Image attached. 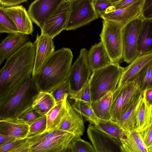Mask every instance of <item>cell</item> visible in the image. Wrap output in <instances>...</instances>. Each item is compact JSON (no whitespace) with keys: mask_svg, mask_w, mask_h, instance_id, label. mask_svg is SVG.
<instances>
[{"mask_svg":"<svg viewBox=\"0 0 152 152\" xmlns=\"http://www.w3.org/2000/svg\"><path fill=\"white\" fill-rule=\"evenodd\" d=\"M36 50L35 42L29 41L7 59L0 71V104L32 77Z\"/></svg>","mask_w":152,"mask_h":152,"instance_id":"1","label":"cell"},{"mask_svg":"<svg viewBox=\"0 0 152 152\" xmlns=\"http://www.w3.org/2000/svg\"><path fill=\"white\" fill-rule=\"evenodd\" d=\"M73 57L69 48L63 47L54 52L33 78L39 92L50 93L67 80Z\"/></svg>","mask_w":152,"mask_h":152,"instance_id":"2","label":"cell"},{"mask_svg":"<svg viewBox=\"0 0 152 152\" xmlns=\"http://www.w3.org/2000/svg\"><path fill=\"white\" fill-rule=\"evenodd\" d=\"M39 92L31 77L13 95L0 104V119L20 118L31 108L33 98Z\"/></svg>","mask_w":152,"mask_h":152,"instance_id":"3","label":"cell"},{"mask_svg":"<svg viewBox=\"0 0 152 152\" xmlns=\"http://www.w3.org/2000/svg\"><path fill=\"white\" fill-rule=\"evenodd\" d=\"M124 67L119 64L111 63L92 72L89 78L91 102L116 90Z\"/></svg>","mask_w":152,"mask_h":152,"instance_id":"4","label":"cell"},{"mask_svg":"<svg viewBox=\"0 0 152 152\" xmlns=\"http://www.w3.org/2000/svg\"><path fill=\"white\" fill-rule=\"evenodd\" d=\"M142 96L136 79L116 88L113 93L111 120L117 123L124 114Z\"/></svg>","mask_w":152,"mask_h":152,"instance_id":"5","label":"cell"},{"mask_svg":"<svg viewBox=\"0 0 152 152\" xmlns=\"http://www.w3.org/2000/svg\"><path fill=\"white\" fill-rule=\"evenodd\" d=\"M100 34L101 41L109 57L111 63L119 64L123 59L122 30L124 24L103 20Z\"/></svg>","mask_w":152,"mask_h":152,"instance_id":"6","label":"cell"},{"mask_svg":"<svg viewBox=\"0 0 152 152\" xmlns=\"http://www.w3.org/2000/svg\"><path fill=\"white\" fill-rule=\"evenodd\" d=\"M69 1L70 12L66 30H75L99 17L95 11L92 0Z\"/></svg>","mask_w":152,"mask_h":152,"instance_id":"7","label":"cell"},{"mask_svg":"<svg viewBox=\"0 0 152 152\" xmlns=\"http://www.w3.org/2000/svg\"><path fill=\"white\" fill-rule=\"evenodd\" d=\"M141 16L126 24L122 30L123 58L131 64L138 56L139 34L143 21Z\"/></svg>","mask_w":152,"mask_h":152,"instance_id":"8","label":"cell"},{"mask_svg":"<svg viewBox=\"0 0 152 152\" xmlns=\"http://www.w3.org/2000/svg\"><path fill=\"white\" fill-rule=\"evenodd\" d=\"M70 12L69 0H62L57 7L45 22L41 35L53 39L66 30Z\"/></svg>","mask_w":152,"mask_h":152,"instance_id":"9","label":"cell"},{"mask_svg":"<svg viewBox=\"0 0 152 152\" xmlns=\"http://www.w3.org/2000/svg\"><path fill=\"white\" fill-rule=\"evenodd\" d=\"M88 52L85 48L81 49L77 58L71 66L67 79L70 92L80 89L89 79L91 71L87 61Z\"/></svg>","mask_w":152,"mask_h":152,"instance_id":"10","label":"cell"},{"mask_svg":"<svg viewBox=\"0 0 152 152\" xmlns=\"http://www.w3.org/2000/svg\"><path fill=\"white\" fill-rule=\"evenodd\" d=\"M87 134L96 152H121V141L104 133L94 125L89 124Z\"/></svg>","mask_w":152,"mask_h":152,"instance_id":"11","label":"cell"},{"mask_svg":"<svg viewBox=\"0 0 152 152\" xmlns=\"http://www.w3.org/2000/svg\"><path fill=\"white\" fill-rule=\"evenodd\" d=\"M62 0H36L28 7V12L33 22L41 30L49 16Z\"/></svg>","mask_w":152,"mask_h":152,"instance_id":"12","label":"cell"},{"mask_svg":"<svg viewBox=\"0 0 152 152\" xmlns=\"http://www.w3.org/2000/svg\"><path fill=\"white\" fill-rule=\"evenodd\" d=\"M36 50L32 77L34 78L41 71L48 59L54 52L53 39L45 35L37 34L34 41Z\"/></svg>","mask_w":152,"mask_h":152,"instance_id":"13","label":"cell"},{"mask_svg":"<svg viewBox=\"0 0 152 152\" xmlns=\"http://www.w3.org/2000/svg\"><path fill=\"white\" fill-rule=\"evenodd\" d=\"M85 129L82 115L73 109L67 98L65 112L58 129L70 133L78 138H81Z\"/></svg>","mask_w":152,"mask_h":152,"instance_id":"14","label":"cell"},{"mask_svg":"<svg viewBox=\"0 0 152 152\" xmlns=\"http://www.w3.org/2000/svg\"><path fill=\"white\" fill-rule=\"evenodd\" d=\"M15 24L20 33L32 35V21L26 8L22 5L8 8H0Z\"/></svg>","mask_w":152,"mask_h":152,"instance_id":"15","label":"cell"},{"mask_svg":"<svg viewBox=\"0 0 152 152\" xmlns=\"http://www.w3.org/2000/svg\"><path fill=\"white\" fill-rule=\"evenodd\" d=\"M144 0L128 7L106 11L100 16L104 20L111 21L125 25L140 17Z\"/></svg>","mask_w":152,"mask_h":152,"instance_id":"16","label":"cell"},{"mask_svg":"<svg viewBox=\"0 0 152 152\" xmlns=\"http://www.w3.org/2000/svg\"><path fill=\"white\" fill-rule=\"evenodd\" d=\"M77 138L78 137L74 134L66 132L43 143L31 147L30 152H65Z\"/></svg>","mask_w":152,"mask_h":152,"instance_id":"17","label":"cell"},{"mask_svg":"<svg viewBox=\"0 0 152 152\" xmlns=\"http://www.w3.org/2000/svg\"><path fill=\"white\" fill-rule=\"evenodd\" d=\"M30 126L20 118L0 119V134L17 140L23 139L28 136Z\"/></svg>","mask_w":152,"mask_h":152,"instance_id":"18","label":"cell"},{"mask_svg":"<svg viewBox=\"0 0 152 152\" xmlns=\"http://www.w3.org/2000/svg\"><path fill=\"white\" fill-rule=\"evenodd\" d=\"M28 35L20 33L8 34L0 44V65L28 41Z\"/></svg>","mask_w":152,"mask_h":152,"instance_id":"19","label":"cell"},{"mask_svg":"<svg viewBox=\"0 0 152 152\" xmlns=\"http://www.w3.org/2000/svg\"><path fill=\"white\" fill-rule=\"evenodd\" d=\"M152 61V53L138 55L129 65L124 68L117 88L134 80L142 70Z\"/></svg>","mask_w":152,"mask_h":152,"instance_id":"20","label":"cell"},{"mask_svg":"<svg viewBox=\"0 0 152 152\" xmlns=\"http://www.w3.org/2000/svg\"><path fill=\"white\" fill-rule=\"evenodd\" d=\"M87 59L91 72L103 68L111 63L101 41L92 46L88 51Z\"/></svg>","mask_w":152,"mask_h":152,"instance_id":"21","label":"cell"},{"mask_svg":"<svg viewBox=\"0 0 152 152\" xmlns=\"http://www.w3.org/2000/svg\"><path fill=\"white\" fill-rule=\"evenodd\" d=\"M138 55L152 53V19H143L137 43Z\"/></svg>","mask_w":152,"mask_h":152,"instance_id":"22","label":"cell"},{"mask_svg":"<svg viewBox=\"0 0 152 152\" xmlns=\"http://www.w3.org/2000/svg\"><path fill=\"white\" fill-rule=\"evenodd\" d=\"M121 141V152H148L139 132L136 130L128 133Z\"/></svg>","mask_w":152,"mask_h":152,"instance_id":"23","label":"cell"},{"mask_svg":"<svg viewBox=\"0 0 152 152\" xmlns=\"http://www.w3.org/2000/svg\"><path fill=\"white\" fill-rule=\"evenodd\" d=\"M152 109L147 104L142 96L135 110L137 131H139L152 123Z\"/></svg>","mask_w":152,"mask_h":152,"instance_id":"24","label":"cell"},{"mask_svg":"<svg viewBox=\"0 0 152 152\" xmlns=\"http://www.w3.org/2000/svg\"><path fill=\"white\" fill-rule=\"evenodd\" d=\"M113 93L110 92L99 99L91 102V106L97 117L99 119L111 120V109Z\"/></svg>","mask_w":152,"mask_h":152,"instance_id":"25","label":"cell"},{"mask_svg":"<svg viewBox=\"0 0 152 152\" xmlns=\"http://www.w3.org/2000/svg\"><path fill=\"white\" fill-rule=\"evenodd\" d=\"M56 104L50 93L39 92L34 97L31 108L42 115H46Z\"/></svg>","mask_w":152,"mask_h":152,"instance_id":"26","label":"cell"},{"mask_svg":"<svg viewBox=\"0 0 152 152\" xmlns=\"http://www.w3.org/2000/svg\"><path fill=\"white\" fill-rule=\"evenodd\" d=\"M68 96L66 95L63 101L56 103V105L46 115L47 126L45 131L49 132L58 129L65 112Z\"/></svg>","mask_w":152,"mask_h":152,"instance_id":"27","label":"cell"},{"mask_svg":"<svg viewBox=\"0 0 152 152\" xmlns=\"http://www.w3.org/2000/svg\"><path fill=\"white\" fill-rule=\"evenodd\" d=\"M95 126L104 133L120 141L125 138L128 134L117 123L111 120L99 119L97 125Z\"/></svg>","mask_w":152,"mask_h":152,"instance_id":"28","label":"cell"},{"mask_svg":"<svg viewBox=\"0 0 152 152\" xmlns=\"http://www.w3.org/2000/svg\"><path fill=\"white\" fill-rule=\"evenodd\" d=\"M91 102L76 100L71 105L77 112L85 118L86 121H88L90 124L96 126L99 118L92 109Z\"/></svg>","mask_w":152,"mask_h":152,"instance_id":"29","label":"cell"},{"mask_svg":"<svg viewBox=\"0 0 152 152\" xmlns=\"http://www.w3.org/2000/svg\"><path fill=\"white\" fill-rule=\"evenodd\" d=\"M139 101L131 107L117 122L123 130L127 134L136 130L135 110Z\"/></svg>","mask_w":152,"mask_h":152,"instance_id":"30","label":"cell"},{"mask_svg":"<svg viewBox=\"0 0 152 152\" xmlns=\"http://www.w3.org/2000/svg\"><path fill=\"white\" fill-rule=\"evenodd\" d=\"M135 79L142 94L146 89L152 88V61L142 70Z\"/></svg>","mask_w":152,"mask_h":152,"instance_id":"31","label":"cell"},{"mask_svg":"<svg viewBox=\"0 0 152 152\" xmlns=\"http://www.w3.org/2000/svg\"><path fill=\"white\" fill-rule=\"evenodd\" d=\"M66 132L59 129L45 132L37 135L28 137L31 147L39 145L64 133Z\"/></svg>","mask_w":152,"mask_h":152,"instance_id":"32","label":"cell"},{"mask_svg":"<svg viewBox=\"0 0 152 152\" xmlns=\"http://www.w3.org/2000/svg\"><path fill=\"white\" fill-rule=\"evenodd\" d=\"M29 146H30L27 137L23 139L17 140L0 146V152H18Z\"/></svg>","mask_w":152,"mask_h":152,"instance_id":"33","label":"cell"},{"mask_svg":"<svg viewBox=\"0 0 152 152\" xmlns=\"http://www.w3.org/2000/svg\"><path fill=\"white\" fill-rule=\"evenodd\" d=\"M19 33L20 32L14 23L0 9V33L9 34Z\"/></svg>","mask_w":152,"mask_h":152,"instance_id":"34","label":"cell"},{"mask_svg":"<svg viewBox=\"0 0 152 152\" xmlns=\"http://www.w3.org/2000/svg\"><path fill=\"white\" fill-rule=\"evenodd\" d=\"M69 95L70 99L75 100L92 102L89 79L80 89L75 92H71Z\"/></svg>","mask_w":152,"mask_h":152,"instance_id":"35","label":"cell"},{"mask_svg":"<svg viewBox=\"0 0 152 152\" xmlns=\"http://www.w3.org/2000/svg\"><path fill=\"white\" fill-rule=\"evenodd\" d=\"M72 152H96L91 143L81 138L74 139L70 146Z\"/></svg>","mask_w":152,"mask_h":152,"instance_id":"36","label":"cell"},{"mask_svg":"<svg viewBox=\"0 0 152 152\" xmlns=\"http://www.w3.org/2000/svg\"><path fill=\"white\" fill-rule=\"evenodd\" d=\"M71 92L69 85L67 80L50 92L56 103L63 101Z\"/></svg>","mask_w":152,"mask_h":152,"instance_id":"37","label":"cell"},{"mask_svg":"<svg viewBox=\"0 0 152 152\" xmlns=\"http://www.w3.org/2000/svg\"><path fill=\"white\" fill-rule=\"evenodd\" d=\"M47 126V116L46 115H43L30 125L28 137L39 134L45 132Z\"/></svg>","mask_w":152,"mask_h":152,"instance_id":"38","label":"cell"},{"mask_svg":"<svg viewBox=\"0 0 152 152\" xmlns=\"http://www.w3.org/2000/svg\"><path fill=\"white\" fill-rule=\"evenodd\" d=\"M138 132L148 152H152V123Z\"/></svg>","mask_w":152,"mask_h":152,"instance_id":"39","label":"cell"},{"mask_svg":"<svg viewBox=\"0 0 152 152\" xmlns=\"http://www.w3.org/2000/svg\"><path fill=\"white\" fill-rule=\"evenodd\" d=\"M115 0H92L95 11L99 17L112 6Z\"/></svg>","mask_w":152,"mask_h":152,"instance_id":"40","label":"cell"},{"mask_svg":"<svg viewBox=\"0 0 152 152\" xmlns=\"http://www.w3.org/2000/svg\"><path fill=\"white\" fill-rule=\"evenodd\" d=\"M42 116L31 108L20 118L30 126Z\"/></svg>","mask_w":152,"mask_h":152,"instance_id":"41","label":"cell"},{"mask_svg":"<svg viewBox=\"0 0 152 152\" xmlns=\"http://www.w3.org/2000/svg\"><path fill=\"white\" fill-rule=\"evenodd\" d=\"M140 0H115L112 6L106 11L126 8L137 3Z\"/></svg>","mask_w":152,"mask_h":152,"instance_id":"42","label":"cell"},{"mask_svg":"<svg viewBox=\"0 0 152 152\" xmlns=\"http://www.w3.org/2000/svg\"><path fill=\"white\" fill-rule=\"evenodd\" d=\"M141 16L143 19H152V0H144Z\"/></svg>","mask_w":152,"mask_h":152,"instance_id":"43","label":"cell"},{"mask_svg":"<svg viewBox=\"0 0 152 152\" xmlns=\"http://www.w3.org/2000/svg\"><path fill=\"white\" fill-rule=\"evenodd\" d=\"M27 0H0V8H8L18 6L26 2Z\"/></svg>","mask_w":152,"mask_h":152,"instance_id":"44","label":"cell"},{"mask_svg":"<svg viewBox=\"0 0 152 152\" xmlns=\"http://www.w3.org/2000/svg\"><path fill=\"white\" fill-rule=\"evenodd\" d=\"M142 96L148 105L152 108V88L145 90L142 93Z\"/></svg>","mask_w":152,"mask_h":152,"instance_id":"45","label":"cell"},{"mask_svg":"<svg viewBox=\"0 0 152 152\" xmlns=\"http://www.w3.org/2000/svg\"><path fill=\"white\" fill-rule=\"evenodd\" d=\"M17 140L10 136L0 134V146Z\"/></svg>","mask_w":152,"mask_h":152,"instance_id":"46","label":"cell"},{"mask_svg":"<svg viewBox=\"0 0 152 152\" xmlns=\"http://www.w3.org/2000/svg\"><path fill=\"white\" fill-rule=\"evenodd\" d=\"M31 147L29 146L21 150L18 152H30Z\"/></svg>","mask_w":152,"mask_h":152,"instance_id":"47","label":"cell"},{"mask_svg":"<svg viewBox=\"0 0 152 152\" xmlns=\"http://www.w3.org/2000/svg\"><path fill=\"white\" fill-rule=\"evenodd\" d=\"M65 152H72L71 149L69 148L67 149Z\"/></svg>","mask_w":152,"mask_h":152,"instance_id":"48","label":"cell"},{"mask_svg":"<svg viewBox=\"0 0 152 152\" xmlns=\"http://www.w3.org/2000/svg\"></svg>","mask_w":152,"mask_h":152,"instance_id":"49","label":"cell"}]
</instances>
